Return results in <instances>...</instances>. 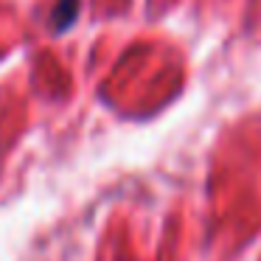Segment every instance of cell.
Masks as SVG:
<instances>
[{"mask_svg":"<svg viewBox=\"0 0 261 261\" xmlns=\"http://www.w3.org/2000/svg\"><path fill=\"white\" fill-rule=\"evenodd\" d=\"M76 14H79V0H59L57 9H54V20H51L54 29L62 34V31L76 20Z\"/></svg>","mask_w":261,"mask_h":261,"instance_id":"obj_1","label":"cell"}]
</instances>
